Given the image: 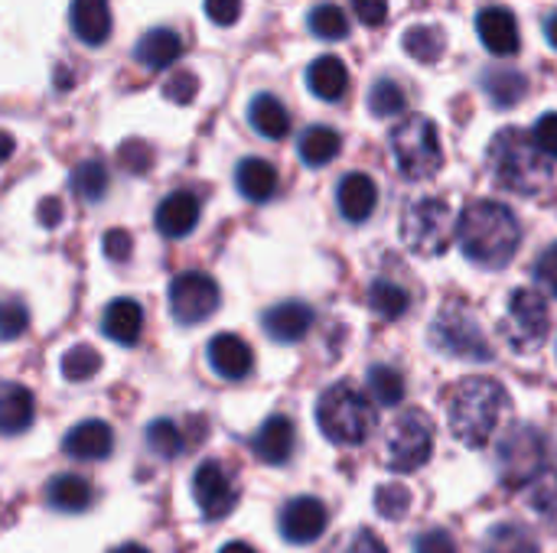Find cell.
Listing matches in <instances>:
<instances>
[{"label":"cell","mask_w":557,"mask_h":553,"mask_svg":"<svg viewBox=\"0 0 557 553\" xmlns=\"http://www.w3.org/2000/svg\"><path fill=\"white\" fill-rule=\"evenodd\" d=\"M457 238L470 261L483 267H503L516 257L522 244V228L512 209L493 199H480L463 209L457 222Z\"/></svg>","instance_id":"cell-1"},{"label":"cell","mask_w":557,"mask_h":553,"mask_svg":"<svg viewBox=\"0 0 557 553\" xmlns=\"http://www.w3.org/2000/svg\"><path fill=\"white\" fill-rule=\"evenodd\" d=\"M506 407H509V398L499 381L483 378V375L463 378L450 388V398H447L450 430L463 447L480 450L499 430Z\"/></svg>","instance_id":"cell-2"},{"label":"cell","mask_w":557,"mask_h":553,"mask_svg":"<svg viewBox=\"0 0 557 553\" xmlns=\"http://www.w3.org/2000/svg\"><path fill=\"white\" fill-rule=\"evenodd\" d=\"M490 169L503 189H512L519 196H535L542 192L555 169L552 160L535 147L532 134L519 127H506L493 137L490 143Z\"/></svg>","instance_id":"cell-3"},{"label":"cell","mask_w":557,"mask_h":553,"mask_svg":"<svg viewBox=\"0 0 557 553\" xmlns=\"http://www.w3.org/2000/svg\"><path fill=\"white\" fill-rule=\"evenodd\" d=\"M317 424L323 437L336 447H359L369 440L375 427V411L366 394H359L352 385H333L323 391L317 404Z\"/></svg>","instance_id":"cell-4"},{"label":"cell","mask_w":557,"mask_h":553,"mask_svg":"<svg viewBox=\"0 0 557 553\" xmlns=\"http://www.w3.org/2000/svg\"><path fill=\"white\" fill-rule=\"evenodd\" d=\"M392 153L405 179H431L444 166L437 124L424 114L401 121L392 130Z\"/></svg>","instance_id":"cell-5"},{"label":"cell","mask_w":557,"mask_h":553,"mask_svg":"<svg viewBox=\"0 0 557 553\" xmlns=\"http://www.w3.org/2000/svg\"><path fill=\"white\" fill-rule=\"evenodd\" d=\"M454 235H457V218L444 199L414 202L401 222L405 244L421 257H441L454 244Z\"/></svg>","instance_id":"cell-6"},{"label":"cell","mask_w":557,"mask_h":553,"mask_svg":"<svg viewBox=\"0 0 557 553\" xmlns=\"http://www.w3.org/2000/svg\"><path fill=\"white\" fill-rule=\"evenodd\" d=\"M434 453V424L424 411H405L385 437V463L392 473H418Z\"/></svg>","instance_id":"cell-7"},{"label":"cell","mask_w":557,"mask_h":553,"mask_svg":"<svg viewBox=\"0 0 557 553\" xmlns=\"http://www.w3.org/2000/svg\"><path fill=\"white\" fill-rule=\"evenodd\" d=\"M431 342L444 355H454V359H463V362H490L493 359V349H490L480 323L460 303L441 310V316L431 326Z\"/></svg>","instance_id":"cell-8"},{"label":"cell","mask_w":557,"mask_h":553,"mask_svg":"<svg viewBox=\"0 0 557 553\" xmlns=\"http://www.w3.org/2000/svg\"><path fill=\"white\" fill-rule=\"evenodd\" d=\"M548 463V440L535 427L512 430L499 447V476L509 489H522L545 473Z\"/></svg>","instance_id":"cell-9"},{"label":"cell","mask_w":557,"mask_h":553,"mask_svg":"<svg viewBox=\"0 0 557 553\" xmlns=\"http://www.w3.org/2000/svg\"><path fill=\"white\" fill-rule=\"evenodd\" d=\"M503 332L512 342L516 352H535L545 345L552 332V313L539 290L522 287L509 300V316L503 319Z\"/></svg>","instance_id":"cell-10"},{"label":"cell","mask_w":557,"mask_h":553,"mask_svg":"<svg viewBox=\"0 0 557 553\" xmlns=\"http://www.w3.org/2000/svg\"><path fill=\"white\" fill-rule=\"evenodd\" d=\"M222 303L219 284L202 271H186L170 284V313L180 326L206 323Z\"/></svg>","instance_id":"cell-11"},{"label":"cell","mask_w":557,"mask_h":553,"mask_svg":"<svg viewBox=\"0 0 557 553\" xmlns=\"http://www.w3.org/2000/svg\"><path fill=\"white\" fill-rule=\"evenodd\" d=\"M193 499L209 521H222L238 505V486L219 460H206L193 473Z\"/></svg>","instance_id":"cell-12"},{"label":"cell","mask_w":557,"mask_h":553,"mask_svg":"<svg viewBox=\"0 0 557 553\" xmlns=\"http://www.w3.org/2000/svg\"><path fill=\"white\" fill-rule=\"evenodd\" d=\"M323 531H326V508H323V502L304 495V499H290L281 508V535L290 544H313Z\"/></svg>","instance_id":"cell-13"},{"label":"cell","mask_w":557,"mask_h":553,"mask_svg":"<svg viewBox=\"0 0 557 553\" xmlns=\"http://www.w3.org/2000/svg\"><path fill=\"white\" fill-rule=\"evenodd\" d=\"M62 453L78 463H98L114 453V430L104 420H82L62 437Z\"/></svg>","instance_id":"cell-14"},{"label":"cell","mask_w":557,"mask_h":553,"mask_svg":"<svg viewBox=\"0 0 557 553\" xmlns=\"http://www.w3.org/2000/svg\"><path fill=\"white\" fill-rule=\"evenodd\" d=\"M209 365L219 378L225 381H242L251 375L255 368V352L251 345L242 339V336H232V332H219L212 342H209Z\"/></svg>","instance_id":"cell-15"},{"label":"cell","mask_w":557,"mask_h":553,"mask_svg":"<svg viewBox=\"0 0 557 553\" xmlns=\"http://www.w3.org/2000/svg\"><path fill=\"white\" fill-rule=\"evenodd\" d=\"M153 225L163 238L176 241V238H186L196 231L199 225V199L186 189L180 192H170L160 205H157V215H153Z\"/></svg>","instance_id":"cell-16"},{"label":"cell","mask_w":557,"mask_h":553,"mask_svg":"<svg viewBox=\"0 0 557 553\" xmlns=\"http://www.w3.org/2000/svg\"><path fill=\"white\" fill-rule=\"evenodd\" d=\"M476 33L493 55H516L519 52V42H522L519 23H516L512 10H506V7H486L476 16Z\"/></svg>","instance_id":"cell-17"},{"label":"cell","mask_w":557,"mask_h":553,"mask_svg":"<svg viewBox=\"0 0 557 553\" xmlns=\"http://www.w3.org/2000/svg\"><path fill=\"white\" fill-rule=\"evenodd\" d=\"M101 332L104 339L117 342V345H137L140 342V332H144V310L137 300L131 297H121V300H111L101 313Z\"/></svg>","instance_id":"cell-18"},{"label":"cell","mask_w":557,"mask_h":553,"mask_svg":"<svg viewBox=\"0 0 557 553\" xmlns=\"http://www.w3.org/2000/svg\"><path fill=\"white\" fill-rule=\"evenodd\" d=\"M69 26L85 46H101L111 36V3L108 0H72Z\"/></svg>","instance_id":"cell-19"},{"label":"cell","mask_w":557,"mask_h":553,"mask_svg":"<svg viewBox=\"0 0 557 553\" xmlns=\"http://www.w3.org/2000/svg\"><path fill=\"white\" fill-rule=\"evenodd\" d=\"M313 326V310L307 303H297V300H287V303H277L264 313V332L274 339V342H300Z\"/></svg>","instance_id":"cell-20"},{"label":"cell","mask_w":557,"mask_h":553,"mask_svg":"<svg viewBox=\"0 0 557 553\" xmlns=\"http://www.w3.org/2000/svg\"><path fill=\"white\" fill-rule=\"evenodd\" d=\"M46 502H49V508H55L62 515H82L95 505V486L78 473H62V476L49 479Z\"/></svg>","instance_id":"cell-21"},{"label":"cell","mask_w":557,"mask_h":553,"mask_svg":"<svg viewBox=\"0 0 557 553\" xmlns=\"http://www.w3.org/2000/svg\"><path fill=\"white\" fill-rule=\"evenodd\" d=\"M251 450L268 466H284L294 453V424L281 414L268 417L251 440Z\"/></svg>","instance_id":"cell-22"},{"label":"cell","mask_w":557,"mask_h":553,"mask_svg":"<svg viewBox=\"0 0 557 553\" xmlns=\"http://www.w3.org/2000/svg\"><path fill=\"white\" fill-rule=\"evenodd\" d=\"M36 420V398L23 385H0V433L16 437Z\"/></svg>","instance_id":"cell-23"},{"label":"cell","mask_w":557,"mask_h":553,"mask_svg":"<svg viewBox=\"0 0 557 553\" xmlns=\"http://www.w3.org/2000/svg\"><path fill=\"white\" fill-rule=\"evenodd\" d=\"M137 62L147 65V68H170L180 55H183V39L176 29L170 26H157L150 33H144L137 39V49H134Z\"/></svg>","instance_id":"cell-24"},{"label":"cell","mask_w":557,"mask_h":553,"mask_svg":"<svg viewBox=\"0 0 557 553\" xmlns=\"http://www.w3.org/2000/svg\"><path fill=\"white\" fill-rule=\"evenodd\" d=\"M307 85L317 98L339 101L349 91V68L339 55H320L307 72Z\"/></svg>","instance_id":"cell-25"},{"label":"cell","mask_w":557,"mask_h":553,"mask_svg":"<svg viewBox=\"0 0 557 553\" xmlns=\"http://www.w3.org/2000/svg\"><path fill=\"white\" fill-rule=\"evenodd\" d=\"M375 202H379V189H375L372 176H366V173H349V176L339 183V212H343L349 222H366V218L375 212Z\"/></svg>","instance_id":"cell-26"},{"label":"cell","mask_w":557,"mask_h":553,"mask_svg":"<svg viewBox=\"0 0 557 553\" xmlns=\"http://www.w3.org/2000/svg\"><path fill=\"white\" fill-rule=\"evenodd\" d=\"M235 186H238V192L245 199L268 202L277 192V169L268 160H261V156H248L235 169Z\"/></svg>","instance_id":"cell-27"},{"label":"cell","mask_w":557,"mask_h":553,"mask_svg":"<svg viewBox=\"0 0 557 553\" xmlns=\"http://www.w3.org/2000/svg\"><path fill=\"white\" fill-rule=\"evenodd\" d=\"M248 121L268 140H284L290 134V114L274 95H258L248 108Z\"/></svg>","instance_id":"cell-28"},{"label":"cell","mask_w":557,"mask_h":553,"mask_svg":"<svg viewBox=\"0 0 557 553\" xmlns=\"http://www.w3.org/2000/svg\"><path fill=\"white\" fill-rule=\"evenodd\" d=\"M483 88L496 108H516L529 95V78L516 68H490L483 75Z\"/></svg>","instance_id":"cell-29"},{"label":"cell","mask_w":557,"mask_h":553,"mask_svg":"<svg viewBox=\"0 0 557 553\" xmlns=\"http://www.w3.org/2000/svg\"><path fill=\"white\" fill-rule=\"evenodd\" d=\"M144 443H147V450H150L153 456H160V460H176V456H183V453L189 450V440H186L183 427L173 424L170 417L153 420V424L147 427V433H144Z\"/></svg>","instance_id":"cell-30"},{"label":"cell","mask_w":557,"mask_h":553,"mask_svg":"<svg viewBox=\"0 0 557 553\" xmlns=\"http://www.w3.org/2000/svg\"><path fill=\"white\" fill-rule=\"evenodd\" d=\"M401 46L411 59L418 62H437L447 49V36L441 26H431V23H421V26H411L405 36H401Z\"/></svg>","instance_id":"cell-31"},{"label":"cell","mask_w":557,"mask_h":553,"mask_svg":"<svg viewBox=\"0 0 557 553\" xmlns=\"http://www.w3.org/2000/svg\"><path fill=\"white\" fill-rule=\"evenodd\" d=\"M343 150V137L333 127H310L300 137V156L307 166H326Z\"/></svg>","instance_id":"cell-32"},{"label":"cell","mask_w":557,"mask_h":553,"mask_svg":"<svg viewBox=\"0 0 557 553\" xmlns=\"http://www.w3.org/2000/svg\"><path fill=\"white\" fill-rule=\"evenodd\" d=\"M72 192L82 199V202H98L104 199L108 186H111V173L101 160H85L72 169Z\"/></svg>","instance_id":"cell-33"},{"label":"cell","mask_w":557,"mask_h":553,"mask_svg":"<svg viewBox=\"0 0 557 553\" xmlns=\"http://www.w3.org/2000/svg\"><path fill=\"white\" fill-rule=\"evenodd\" d=\"M483 553H539V544L522 525H496L483 538Z\"/></svg>","instance_id":"cell-34"},{"label":"cell","mask_w":557,"mask_h":553,"mask_svg":"<svg viewBox=\"0 0 557 553\" xmlns=\"http://www.w3.org/2000/svg\"><path fill=\"white\" fill-rule=\"evenodd\" d=\"M369 306H372L382 319L392 323V319H398V316L408 313L411 297H408L405 287H398V284H392V280H375V284H372V293H369Z\"/></svg>","instance_id":"cell-35"},{"label":"cell","mask_w":557,"mask_h":553,"mask_svg":"<svg viewBox=\"0 0 557 553\" xmlns=\"http://www.w3.org/2000/svg\"><path fill=\"white\" fill-rule=\"evenodd\" d=\"M369 394L379 404H385V407L401 404V398H405V378H401V372H395L388 365H375L369 372Z\"/></svg>","instance_id":"cell-36"},{"label":"cell","mask_w":557,"mask_h":553,"mask_svg":"<svg viewBox=\"0 0 557 553\" xmlns=\"http://www.w3.org/2000/svg\"><path fill=\"white\" fill-rule=\"evenodd\" d=\"M529 508H532V512H535L548 528H557V476L555 473H542V476L532 482Z\"/></svg>","instance_id":"cell-37"},{"label":"cell","mask_w":557,"mask_h":553,"mask_svg":"<svg viewBox=\"0 0 557 553\" xmlns=\"http://www.w3.org/2000/svg\"><path fill=\"white\" fill-rule=\"evenodd\" d=\"M98 372H101V352L91 345H75L62 355L65 381H91Z\"/></svg>","instance_id":"cell-38"},{"label":"cell","mask_w":557,"mask_h":553,"mask_svg":"<svg viewBox=\"0 0 557 553\" xmlns=\"http://www.w3.org/2000/svg\"><path fill=\"white\" fill-rule=\"evenodd\" d=\"M310 29L320 39H343L349 36V16L336 3H323L310 13Z\"/></svg>","instance_id":"cell-39"},{"label":"cell","mask_w":557,"mask_h":553,"mask_svg":"<svg viewBox=\"0 0 557 553\" xmlns=\"http://www.w3.org/2000/svg\"><path fill=\"white\" fill-rule=\"evenodd\" d=\"M369 108H372L375 117H395V114H401L405 111V91H401V85L392 81V78L375 81L372 91H369Z\"/></svg>","instance_id":"cell-40"},{"label":"cell","mask_w":557,"mask_h":553,"mask_svg":"<svg viewBox=\"0 0 557 553\" xmlns=\"http://www.w3.org/2000/svg\"><path fill=\"white\" fill-rule=\"evenodd\" d=\"M411 508V492L401 486V482H388L382 489H375V512L388 521H398L405 518Z\"/></svg>","instance_id":"cell-41"},{"label":"cell","mask_w":557,"mask_h":553,"mask_svg":"<svg viewBox=\"0 0 557 553\" xmlns=\"http://www.w3.org/2000/svg\"><path fill=\"white\" fill-rule=\"evenodd\" d=\"M26 329H29V310H26V303L16 300V297L0 300V339L3 342H13Z\"/></svg>","instance_id":"cell-42"},{"label":"cell","mask_w":557,"mask_h":553,"mask_svg":"<svg viewBox=\"0 0 557 553\" xmlns=\"http://www.w3.org/2000/svg\"><path fill=\"white\" fill-rule=\"evenodd\" d=\"M163 95H166L170 101H176V104H193L196 95H199V78H196L193 72L180 68V72H173V75L166 78Z\"/></svg>","instance_id":"cell-43"},{"label":"cell","mask_w":557,"mask_h":553,"mask_svg":"<svg viewBox=\"0 0 557 553\" xmlns=\"http://www.w3.org/2000/svg\"><path fill=\"white\" fill-rule=\"evenodd\" d=\"M117 160H121V166L131 169V173H147L150 163H153V150H150L144 140H127V143H121Z\"/></svg>","instance_id":"cell-44"},{"label":"cell","mask_w":557,"mask_h":553,"mask_svg":"<svg viewBox=\"0 0 557 553\" xmlns=\"http://www.w3.org/2000/svg\"><path fill=\"white\" fill-rule=\"evenodd\" d=\"M101 248H104V257H108V261L121 264V261H127V257H131L134 241H131V235H127L124 228H111V231L101 238Z\"/></svg>","instance_id":"cell-45"},{"label":"cell","mask_w":557,"mask_h":553,"mask_svg":"<svg viewBox=\"0 0 557 553\" xmlns=\"http://www.w3.org/2000/svg\"><path fill=\"white\" fill-rule=\"evenodd\" d=\"M532 140H535V147H539L545 156H557V114H542V117H539Z\"/></svg>","instance_id":"cell-46"},{"label":"cell","mask_w":557,"mask_h":553,"mask_svg":"<svg viewBox=\"0 0 557 553\" xmlns=\"http://www.w3.org/2000/svg\"><path fill=\"white\" fill-rule=\"evenodd\" d=\"M206 16L215 26H232L242 16V0H206Z\"/></svg>","instance_id":"cell-47"},{"label":"cell","mask_w":557,"mask_h":553,"mask_svg":"<svg viewBox=\"0 0 557 553\" xmlns=\"http://www.w3.org/2000/svg\"><path fill=\"white\" fill-rule=\"evenodd\" d=\"M336 553H388L385 551V544H382V538L379 535H372V531H356L352 538H346L339 548H336Z\"/></svg>","instance_id":"cell-48"},{"label":"cell","mask_w":557,"mask_h":553,"mask_svg":"<svg viewBox=\"0 0 557 553\" xmlns=\"http://www.w3.org/2000/svg\"><path fill=\"white\" fill-rule=\"evenodd\" d=\"M352 10L366 26H382L388 20V0H352Z\"/></svg>","instance_id":"cell-49"},{"label":"cell","mask_w":557,"mask_h":553,"mask_svg":"<svg viewBox=\"0 0 557 553\" xmlns=\"http://www.w3.org/2000/svg\"><path fill=\"white\" fill-rule=\"evenodd\" d=\"M414 553H457V544L447 531H428L414 541Z\"/></svg>","instance_id":"cell-50"},{"label":"cell","mask_w":557,"mask_h":553,"mask_svg":"<svg viewBox=\"0 0 557 553\" xmlns=\"http://www.w3.org/2000/svg\"><path fill=\"white\" fill-rule=\"evenodd\" d=\"M535 274H539V284H542V287H548V290L557 297V244H552V248L539 257Z\"/></svg>","instance_id":"cell-51"},{"label":"cell","mask_w":557,"mask_h":553,"mask_svg":"<svg viewBox=\"0 0 557 553\" xmlns=\"http://www.w3.org/2000/svg\"><path fill=\"white\" fill-rule=\"evenodd\" d=\"M36 218H39V225H46V228H55L59 222H62V202L59 199H39V205H36Z\"/></svg>","instance_id":"cell-52"},{"label":"cell","mask_w":557,"mask_h":553,"mask_svg":"<svg viewBox=\"0 0 557 553\" xmlns=\"http://www.w3.org/2000/svg\"><path fill=\"white\" fill-rule=\"evenodd\" d=\"M13 150H16V140H13V134L0 130V163H7V160L13 156Z\"/></svg>","instance_id":"cell-53"},{"label":"cell","mask_w":557,"mask_h":553,"mask_svg":"<svg viewBox=\"0 0 557 553\" xmlns=\"http://www.w3.org/2000/svg\"><path fill=\"white\" fill-rule=\"evenodd\" d=\"M545 33H548V42L557 49V10L548 16V23H545Z\"/></svg>","instance_id":"cell-54"},{"label":"cell","mask_w":557,"mask_h":553,"mask_svg":"<svg viewBox=\"0 0 557 553\" xmlns=\"http://www.w3.org/2000/svg\"><path fill=\"white\" fill-rule=\"evenodd\" d=\"M219 553H258L255 548H248V544H242V541H232V544H225Z\"/></svg>","instance_id":"cell-55"},{"label":"cell","mask_w":557,"mask_h":553,"mask_svg":"<svg viewBox=\"0 0 557 553\" xmlns=\"http://www.w3.org/2000/svg\"><path fill=\"white\" fill-rule=\"evenodd\" d=\"M108 553H150L147 548H140V544H117L114 551H108Z\"/></svg>","instance_id":"cell-56"}]
</instances>
